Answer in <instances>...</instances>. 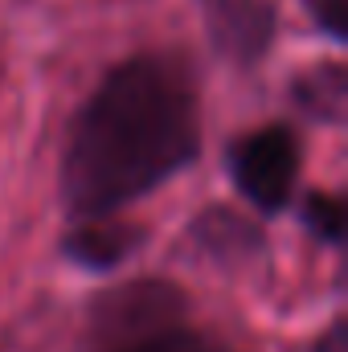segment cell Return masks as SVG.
Wrapping results in <instances>:
<instances>
[{"instance_id": "6", "label": "cell", "mask_w": 348, "mask_h": 352, "mask_svg": "<svg viewBox=\"0 0 348 352\" xmlns=\"http://www.w3.org/2000/svg\"><path fill=\"white\" fill-rule=\"evenodd\" d=\"M98 352H230V349L221 340L197 332V328L173 324V328H160V332H148V336H135V340H123V344H111V349Z\"/></svg>"}, {"instance_id": "1", "label": "cell", "mask_w": 348, "mask_h": 352, "mask_svg": "<svg viewBox=\"0 0 348 352\" xmlns=\"http://www.w3.org/2000/svg\"><path fill=\"white\" fill-rule=\"evenodd\" d=\"M201 111L193 74L168 54L119 62L83 102L62 152L58 192L70 217H115L193 168Z\"/></svg>"}, {"instance_id": "3", "label": "cell", "mask_w": 348, "mask_h": 352, "mask_svg": "<svg viewBox=\"0 0 348 352\" xmlns=\"http://www.w3.org/2000/svg\"><path fill=\"white\" fill-rule=\"evenodd\" d=\"M226 168L234 188L262 213H283L299 184V140L283 123H266L230 144Z\"/></svg>"}, {"instance_id": "5", "label": "cell", "mask_w": 348, "mask_h": 352, "mask_svg": "<svg viewBox=\"0 0 348 352\" xmlns=\"http://www.w3.org/2000/svg\"><path fill=\"white\" fill-rule=\"evenodd\" d=\"M144 242V230L140 226H127V221H111V217H90L78 221L66 242H62V254L70 263L87 266V270H115L119 263H127Z\"/></svg>"}, {"instance_id": "7", "label": "cell", "mask_w": 348, "mask_h": 352, "mask_svg": "<svg viewBox=\"0 0 348 352\" xmlns=\"http://www.w3.org/2000/svg\"><path fill=\"white\" fill-rule=\"evenodd\" d=\"M303 226H307L320 242L336 246V242L345 238V205H340L332 192H312L307 205H303Z\"/></svg>"}, {"instance_id": "2", "label": "cell", "mask_w": 348, "mask_h": 352, "mask_svg": "<svg viewBox=\"0 0 348 352\" xmlns=\"http://www.w3.org/2000/svg\"><path fill=\"white\" fill-rule=\"evenodd\" d=\"M184 316H188V299L176 283L135 278V283L102 291L90 303L87 336L98 352L111 344H123V340H135V336H148V332H160V328H173V324H184Z\"/></svg>"}, {"instance_id": "8", "label": "cell", "mask_w": 348, "mask_h": 352, "mask_svg": "<svg viewBox=\"0 0 348 352\" xmlns=\"http://www.w3.org/2000/svg\"><path fill=\"white\" fill-rule=\"evenodd\" d=\"M303 4L316 16L320 33H328L332 41H345V0H303Z\"/></svg>"}, {"instance_id": "4", "label": "cell", "mask_w": 348, "mask_h": 352, "mask_svg": "<svg viewBox=\"0 0 348 352\" xmlns=\"http://www.w3.org/2000/svg\"><path fill=\"white\" fill-rule=\"evenodd\" d=\"M209 41L221 58L254 66L274 41V4L270 0H197Z\"/></svg>"}]
</instances>
